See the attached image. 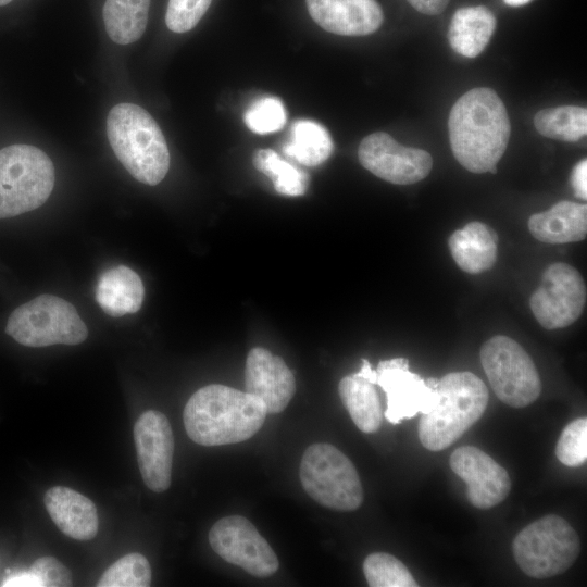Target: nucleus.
<instances>
[{
	"label": "nucleus",
	"instance_id": "obj_26",
	"mask_svg": "<svg viewBox=\"0 0 587 587\" xmlns=\"http://www.w3.org/2000/svg\"><path fill=\"white\" fill-rule=\"evenodd\" d=\"M534 125L545 137L575 142L587 133V110L577 105L542 109L536 113Z\"/></svg>",
	"mask_w": 587,
	"mask_h": 587
},
{
	"label": "nucleus",
	"instance_id": "obj_3",
	"mask_svg": "<svg viewBox=\"0 0 587 587\" xmlns=\"http://www.w3.org/2000/svg\"><path fill=\"white\" fill-rule=\"evenodd\" d=\"M108 138L116 158L138 182L154 186L170 168V151L154 118L134 103H118L107 118Z\"/></svg>",
	"mask_w": 587,
	"mask_h": 587
},
{
	"label": "nucleus",
	"instance_id": "obj_16",
	"mask_svg": "<svg viewBox=\"0 0 587 587\" xmlns=\"http://www.w3.org/2000/svg\"><path fill=\"white\" fill-rule=\"evenodd\" d=\"M245 389L264 403L267 414L280 413L295 395V376L280 357L255 347L247 355Z\"/></svg>",
	"mask_w": 587,
	"mask_h": 587
},
{
	"label": "nucleus",
	"instance_id": "obj_27",
	"mask_svg": "<svg viewBox=\"0 0 587 587\" xmlns=\"http://www.w3.org/2000/svg\"><path fill=\"white\" fill-rule=\"evenodd\" d=\"M252 162L258 171L271 178L278 193L297 197L305 192L308 175L283 160L274 150L255 151Z\"/></svg>",
	"mask_w": 587,
	"mask_h": 587
},
{
	"label": "nucleus",
	"instance_id": "obj_1",
	"mask_svg": "<svg viewBox=\"0 0 587 587\" xmlns=\"http://www.w3.org/2000/svg\"><path fill=\"white\" fill-rule=\"evenodd\" d=\"M448 129L452 153L464 168L476 174L497 172L511 124L495 90L479 87L461 96L451 108Z\"/></svg>",
	"mask_w": 587,
	"mask_h": 587
},
{
	"label": "nucleus",
	"instance_id": "obj_36",
	"mask_svg": "<svg viewBox=\"0 0 587 587\" xmlns=\"http://www.w3.org/2000/svg\"><path fill=\"white\" fill-rule=\"evenodd\" d=\"M1 586L9 587V586H30V587H41L40 580L29 571L28 572H22L16 574H11Z\"/></svg>",
	"mask_w": 587,
	"mask_h": 587
},
{
	"label": "nucleus",
	"instance_id": "obj_39",
	"mask_svg": "<svg viewBox=\"0 0 587 587\" xmlns=\"http://www.w3.org/2000/svg\"><path fill=\"white\" fill-rule=\"evenodd\" d=\"M12 0H0V7L10 3Z\"/></svg>",
	"mask_w": 587,
	"mask_h": 587
},
{
	"label": "nucleus",
	"instance_id": "obj_24",
	"mask_svg": "<svg viewBox=\"0 0 587 587\" xmlns=\"http://www.w3.org/2000/svg\"><path fill=\"white\" fill-rule=\"evenodd\" d=\"M150 0H105L103 21L109 37L118 45L137 41L148 23Z\"/></svg>",
	"mask_w": 587,
	"mask_h": 587
},
{
	"label": "nucleus",
	"instance_id": "obj_28",
	"mask_svg": "<svg viewBox=\"0 0 587 587\" xmlns=\"http://www.w3.org/2000/svg\"><path fill=\"white\" fill-rule=\"evenodd\" d=\"M363 573L371 587H416L407 566L392 554L374 552L363 562Z\"/></svg>",
	"mask_w": 587,
	"mask_h": 587
},
{
	"label": "nucleus",
	"instance_id": "obj_18",
	"mask_svg": "<svg viewBox=\"0 0 587 587\" xmlns=\"http://www.w3.org/2000/svg\"><path fill=\"white\" fill-rule=\"evenodd\" d=\"M46 509L58 528L77 540L92 539L99 528L95 503L76 490L54 486L45 494Z\"/></svg>",
	"mask_w": 587,
	"mask_h": 587
},
{
	"label": "nucleus",
	"instance_id": "obj_33",
	"mask_svg": "<svg viewBox=\"0 0 587 587\" xmlns=\"http://www.w3.org/2000/svg\"><path fill=\"white\" fill-rule=\"evenodd\" d=\"M41 587H68L73 579L68 569L53 557L38 558L29 569Z\"/></svg>",
	"mask_w": 587,
	"mask_h": 587
},
{
	"label": "nucleus",
	"instance_id": "obj_14",
	"mask_svg": "<svg viewBox=\"0 0 587 587\" xmlns=\"http://www.w3.org/2000/svg\"><path fill=\"white\" fill-rule=\"evenodd\" d=\"M139 471L146 486L163 492L171 485L174 437L167 417L160 411L143 412L134 426Z\"/></svg>",
	"mask_w": 587,
	"mask_h": 587
},
{
	"label": "nucleus",
	"instance_id": "obj_31",
	"mask_svg": "<svg viewBox=\"0 0 587 587\" xmlns=\"http://www.w3.org/2000/svg\"><path fill=\"white\" fill-rule=\"evenodd\" d=\"M555 455L566 466H579L587 460V419L578 417L569 423L562 430Z\"/></svg>",
	"mask_w": 587,
	"mask_h": 587
},
{
	"label": "nucleus",
	"instance_id": "obj_37",
	"mask_svg": "<svg viewBox=\"0 0 587 587\" xmlns=\"http://www.w3.org/2000/svg\"><path fill=\"white\" fill-rule=\"evenodd\" d=\"M357 376L365 378L370 383L376 385L377 372L371 366V363L366 359H362V365L359 372L354 373Z\"/></svg>",
	"mask_w": 587,
	"mask_h": 587
},
{
	"label": "nucleus",
	"instance_id": "obj_34",
	"mask_svg": "<svg viewBox=\"0 0 587 587\" xmlns=\"http://www.w3.org/2000/svg\"><path fill=\"white\" fill-rule=\"evenodd\" d=\"M571 183L574 192L579 199H587V161L580 160L573 168Z\"/></svg>",
	"mask_w": 587,
	"mask_h": 587
},
{
	"label": "nucleus",
	"instance_id": "obj_19",
	"mask_svg": "<svg viewBox=\"0 0 587 587\" xmlns=\"http://www.w3.org/2000/svg\"><path fill=\"white\" fill-rule=\"evenodd\" d=\"M528 229L537 240L547 243L580 241L587 235V205L560 201L547 211L533 214Z\"/></svg>",
	"mask_w": 587,
	"mask_h": 587
},
{
	"label": "nucleus",
	"instance_id": "obj_11",
	"mask_svg": "<svg viewBox=\"0 0 587 587\" xmlns=\"http://www.w3.org/2000/svg\"><path fill=\"white\" fill-rule=\"evenodd\" d=\"M209 542L226 562L242 567L257 577L277 572L276 553L254 525L241 515L220 519L209 532Z\"/></svg>",
	"mask_w": 587,
	"mask_h": 587
},
{
	"label": "nucleus",
	"instance_id": "obj_5",
	"mask_svg": "<svg viewBox=\"0 0 587 587\" xmlns=\"http://www.w3.org/2000/svg\"><path fill=\"white\" fill-rule=\"evenodd\" d=\"M55 180L51 159L30 145L0 150V218L13 217L41 207Z\"/></svg>",
	"mask_w": 587,
	"mask_h": 587
},
{
	"label": "nucleus",
	"instance_id": "obj_15",
	"mask_svg": "<svg viewBox=\"0 0 587 587\" xmlns=\"http://www.w3.org/2000/svg\"><path fill=\"white\" fill-rule=\"evenodd\" d=\"M450 467L466 483L470 503L482 510L502 502L511 490V479L504 467L475 446H462L450 455Z\"/></svg>",
	"mask_w": 587,
	"mask_h": 587
},
{
	"label": "nucleus",
	"instance_id": "obj_35",
	"mask_svg": "<svg viewBox=\"0 0 587 587\" xmlns=\"http://www.w3.org/2000/svg\"><path fill=\"white\" fill-rule=\"evenodd\" d=\"M416 11L426 15L444 12L450 0H407Z\"/></svg>",
	"mask_w": 587,
	"mask_h": 587
},
{
	"label": "nucleus",
	"instance_id": "obj_13",
	"mask_svg": "<svg viewBox=\"0 0 587 587\" xmlns=\"http://www.w3.org/2000/svg\"><path fill=\"white\" fill-rule=\"evenodd\" d=\"M376 372V385L387 397L384 415L389 423L400 424L403 419L428 413L438 404L437 389L428 387L425 379L409 370L408 359L400 357L383 360Z\"/></svg>",
	"mask_w": 587,
	"mask_h": 587
},
{
	"label": "nucleus",
	"instance_id": "obj_9",
	"mask_svg": "<svg viewBox=\"0 0 587 587\" xmlns=\"http://www.w3.org/2000/svg\"><path fill=\"white\" fill-rule=\"evenodd\" d=\"M479 358L489 384L500 401L524 408L541 391L538 371L529 354L514 339L497 335L480 348Z\"/></svg>",
	"mask_w": 587,
	"mask_h": 587
},
{
	"label": "nucleus",
	"instance_id": "obj_4",
	"mask_svg": "<svg viewBox=\"0 0 587 587\" xmlns=\"http://www.w3.org/2000/svg\"><path fill=\"white\" fill-rule=\"evenodd\" d=\"M438 404L422 414L417 434L427 450L440 451L475 424L488 404L485 383L471 372H452L438 380Z\"/></svg>",
	"mask_w": 587,
	"mask_h": 587
},
{
	"label": "nucleus",
	"instance_id": "obj_10",
	"mask_svg": "<svg viewBox=\"0 0 587 587\" xmlns=\"http://www.w3.org/2000/svg\"><path fill=\"white\" fill-rule=\"evenodd\" d=\"M587 290L580 273L572 265L555 262L546 267L538 288L529 299L537 322L547 329L573 324L583 313Z\"/></svg>",
	"mask_w": 587,
	"mask_h": 587
},
{
	"label": "nucleus",
	"instance_id": "obj_30",
	"mask_svg": "<svg viewBox=\"0 0 587 587\" xmlns=\"http://www.w3.org/2000/svg\"><path fill=\"white\" fill-rule=\"evenodd\" d=\"M247 127L260 135L279 130L286 123V110L280 99L265 97L253 102L243 115Z\"/></svg>",
	"mask_w": 587,
	"mask_h": 587
},
{
	"label": "nucleus",
	"instance_id": "obj_32",
	"mask_svg": "<svg viewBox=\"0 0 587 587\" xmlns=\"http://www.w3.org/2000/svg\"><path fill=\"white\" fill-rule=\"evenodd\" d=\"M212 0H168L165 23L174 33L192 29L209 9Z\"/></svg>",
	"mask_w": 587,
	"mask_h": 587
},
{
	"label": "nucleus",
	"instance_id": "obj_8",
	"mask_svg": "<svg viewBox=\"0 0 587 587\" xmlns=\"http://www.w3.org/2000/svg\"><path fill=\"white\" fill-rule=\"evenodd\" d=\"M5 333L27 347L77 345L88 329L76 309L53 295H40L16 308L8 319Z\"/></svg>",
	"mask_w": 587,
	"mask_h": 587
},
{
	"label": "nucleus",
	"instance_id": "obj_23",
	"mask_svg": "<svg viewBox=\"0 0 587 587\" xmlns=\"http://www.w3.org/2000/svg\"><path fill=\"white\" fill-rule=\"evenodd\" d=\"M338 394L350 417L361 432L372 434L378 430L383 412L374 384L351 374L341 378Z\"/></svg>",
	"mask_w": 587,
	"mask_h": 587
},
{
	"label": "nucleus",
	"instance_id": "obj_6",
	"mask_svg": "<svg viewBox=\"0 0 587 587\" xmlns=\"http://www.w3.org/2000/svg\"><path fill=\"white\" fill-rule=\"evenodd\" d=\"M512 551L526 575L545 579L564 573L574 564L580 552V540L567 521L547 514L517 533Z\"/></svg>",
	"mask_w": 587,
	"mask_h": 587
},
{
	"label": "nucleus",
	"instance_id": "obj_17",
	"mask_svg": "<svg viewBox=\"0 0 587 587\" xmlns=\"http://www.w3.org/2000/svg\"><path fill=\"white\" fill-rule=\"evenodd\" d=\"M313 21L323 29L341 36H365L376 32L384 20L375 0H305Z\"/></svg>",
	"mask_w": 587,
	"mask_h": 587
},
{
	"label": "nucleus",
	"instance_id": "obj_20",
	"mask_svg": "<svg viewBox=\"0 0 587 587\" xmlns=\"http://www.w3.org/2000/svg\"><path fill=\"white\" fill-rule=\"evenodd\" d=\"M448 246L457 265L470 274L490 270L497 260L498 236L482 222H471L453 232Z\"/></svg>",
	"mask_w": 587,
	"mask_h": 587
},
{
	"label": "nucleus",
	"instance_id": "obj_22",
	"mask_svg": "<svg viewBox=\"0 0 587 587\" xmlns=\"http://www.w3.org/2000/svg\"><path fill=\"white\" fill-rule=\"evenodd\" d=\"M496 26L494 13L485 5L460 8L451 18L448 40L457 53L475 58L488 45Z\"/></svg>",
	"mask_w": 587,
	"mask_h": 587
},
{
	"label": "nucleus",
	"instance_id": "obj_2",
	"mask_svg": "<svg viewBox=\"0 0 587 587\" xmlns=\"http://www.w3.org/2000/svg\"><path fill=\"white\" fill-rule=\"evenodd\" d=\"M267 412L257 397L225 385L198 389L187 401L183 421L189 438L201 446L237 444L262 427Z\"/></svg>",
	"mask_w": 587,
	"mask_h": 587
},
{
	"label": "nucleus",
	"instance_id": "obj_38",
	"mask_svg": "<svg viewBox=\"0 0 587 587\" xmlns=\"http://www.w3.org/2000/svg\"><path fill=\"white\" fill-rule=\"evenodd\" d=\"M510 7H522L529 3L532 0H503Z\"/></svg>",
	"mask_w": 587,
	"mask_h": 587
},
{
	"label": "nucleus",
	"instance_id": "obj_29",
	"mask_svg": "<svg viewBox=\"0 0 587 587\" xmlns=\"http://www.w3.org/2000/svg\"><path fill=\"white\" fill-rule=\"evenodd\" d=\"M151 567L145 555L128 553L107 569L98 587H148L151 584Z\"/></svg>",
	"mask_w": 587,
	"mask_h": 587
},
{
	"label": "nucleus",
	"instance_id": "obj_21",
	"mask_svg": "<svg viewBox=\"0 0 587 587\" xmlns=\"http://www.w3.org/2000/svg\"><path fill=\"white\" fill-rule=\"evenodd\" d=\"M96 301L110 316L136 313L142 305L145 288L139 275L125 265L104 271L96 286Z\"/></svg>",
	"mask_w": 587,
	"mask_h": 587
},
{
	"label": "nucleus",
	"instance_id": "obj_25",
	"mask_svg": "<svg viewBox=\"0 0 587 587\" xmlns=\"http://www.w3.org/2000/svg\"><path fill=\"white\" fill-rule=\"evenodd\" d=\"M283 150L303 165L316 166L330 157L333 140L323 125L310 120H298L294 123L291 137Z\"/></svg>",
	"mask_w": 587,
	"mask_h": 587
},
{
	"label": "nucleus",
	"instance_id": "obj_7",
	"mask_svg": "<svg viewBox=\"0 0 587 587\" xmlns=\"http://www.w3.org/2000/svg\"><path fill=\"white\" fill-rule=\"evenodd\" d=\"M299 476L304 491L325 508L354 511L362 504L363 487L353 463L330 444L305 449Z\"/></svg>",
	"mask_w": 587,
	"mask_h": 587
},
{
	"label": "nucleus",
	"instance_id": "obj_12",
	"mask_svg": "<svg viewBox=\"0 0 587 587\" xmlns=\"http://www.w3.org/2000/svg\"><path fill=\"white\" fill-rule=\"evenodd\" d=\"M358 158L364 168L396 185L415 184L433 167V158L427 151L404 147L383 132L363 138Z\"/></svg>",
	"mask_w": 587,
	"mask_h": 587
}]
</instances>
